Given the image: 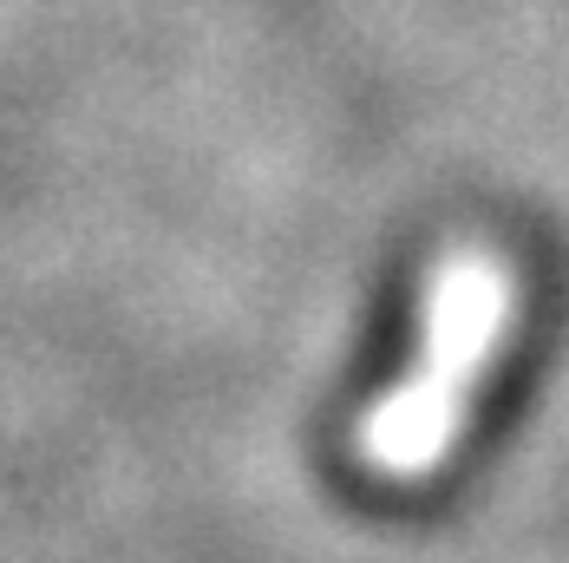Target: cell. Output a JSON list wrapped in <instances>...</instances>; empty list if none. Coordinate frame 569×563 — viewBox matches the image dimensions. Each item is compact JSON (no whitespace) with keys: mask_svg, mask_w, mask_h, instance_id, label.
<instances>
[{"mask_svg":"<svg viewBox=\"0 0 569 563\" xmlns=\"http://www.w3.org/2000/svg\"><path fill=\"white\" fill-rule=\"evenodd\" d=\"M491 328H498V276L485 263H452L439 288H432V328H426V367L373 406L360 446L380 472H426L439 446L452 439L458 426V399H465V381L478 374L485 347H491Z\"/></svg>","mask_w":569,"mask_h":563,"instance_id":"1","label":"cell"}]
</instances>
